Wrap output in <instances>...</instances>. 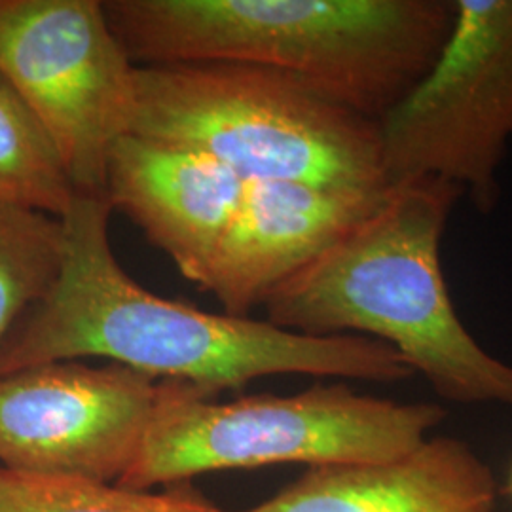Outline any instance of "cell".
Listing matches in <instances>:
<instances>
[{
  "instance_id": "6da1fadb",
  "label": "cell",
  "mask_w": 512,
  "mask_h": 512,
  "mask_svg": "<svg viewBox=\"0 0 512 512\" xmlns=\"http://www.w3.org/2000/svg\"><path fill=\"white\" fill-rule=\"evenodd\" d=\"M107 198L76 194L63 224V258L50 291L0 344V376L55 361L109 359L158 382L209 395L268 376L306 374L395 384L403 357L366 336H310L150 293L112 253Z\"/></svg>"
},
{
  "instance_id": "7a4b0ae2",
  "label": "cell",
  "mask_w": 512,
  "mask_h": 512,
  "mask_svg": "<svg viewBox=\"0 0 512 512\" xmlns=\"http://www.w3.org/2000/svg\"><path fill=\"white\" fill-rule=\"evenodd\" d=\"M135 67L291 74L380 122L437 61L454 0H101Z\"/></svg>"
},
{
  "instance_id": "3957f363",
  "label": "cell",
  "mask_w": 512,
  "mask_h": 512,
  "mask_svg": "<svg viewBox=\"0 0 512 512\" xmlns=\"http://www.w3.org/2000/svg\"><path fill=\"white\" fill-rule=\"evenodd\" d=\"M461 196L433 177L389 184L365 220L266 300L268 321L378 340L442 399L512 410V365L463 325L442 274L440 243Z\"/></svg>"
},
{
  "instance_id": "277c9868",
  "label": "cell",
  "mask_w": 512,
  "mask_h": 512,
  "mask_svg": "<svg viewBox=\"0 0 512 512\" xmlns=\"http://www.w3.org/2000/svg\"><path fill=\"white\" fill-rule=\"evenodd\" d=\"M129 133L198 150L249 181L382 190L380 124L291 74L236 63L135 67Z\"/></svg>"
},
{
  "instance_id": "5b68a950",
  "label": "cell",
  "mask_w": 512,
  "mask_h": 512,
  "mask_svg": "<svg viewBox=\"0 0 512 512\" xmlns=\"http://www.w3.org/2000/svg\"><path fill=\"white\" fill-rule=\"evenodd\" d=\"M444 418L440 404L397 403L344 384L219 403L194 385L162 382L147 439L118 486L150 490L230 469L389 461L418 448Z\"/></svg>"
},
{
  "instance_id": "8992f818",
  "label": "cell",
  "mask_w": 512,
  "mask_h": 512,
  "mask_svg": "<svg viewBox=\"0 0 512 512\" xmlns=\"http://www.w3.org/2000/svg\"><path fill=\"white\" fill-rule=\"evenodd\" d=\"M437 61L380 124L389 183L433 177L480 213L499 203L512 143V0H454Z\"/></svg>"
},
{
  "instance_id": "52a82bcc",
  "label": "cell",
  "mask_w": 512,
  "mask_h": 512,
  "mask_svg": "<svg viewBox=\"0 0 512 512\" xmlns=\"http://www.w3.org/2000/svg\"><path fill=\"white\" fill-rule=\"evenodd\" d=\"M0 74L54 137L76 194L105 198L128 135L135 65L101 0H0Z\"/></svg>"
},
{
  "instance_id": "ba28073f",
  "label": "cell",
  "mask_w": 512,
  "mask_h": 512,
  "mask_svg": "<svg viewBox=\"0 0 512 512\" xmlns=\"http://www.w3.org/2000/svg\"><path fill=\"white\" fill-rule=\"evenodd\" d=\"M160 389L116 363L55 361L0 376V467L118 484L147 439Z\"/></svg>"
},
{
  "instance_id": "9c48e42d",
  "label": "cell",
  "mask_w": 512,
  "mask_h": 512,
  "mask_svg": "<svg viewBox=\"0 0 512 512\" xmlns=\"http://www.w3.org/2000/svg\"><path fill=\"white\" fill-rule=\"evenodd\" d=\"M389 188V186H387ZM249 181L202 291L224 313H249L365 220L385 190Z\"/></svg>"
},
{
  "instance_id": "30bf717a",
  "label": "cell",
  "mask_w": 512,
  "mask_h": 512,
  "mask_svg": "<svg viewBox=\"0 0 512 512\" xmlns=\"http://www.w3.org/2000/svg\"><path fill=\"white\" fill-rule=\"evenodd\" d=\"M245 181L192 148L128 133L110 150L105 198L200 289Z\"/></svg>"
},
{
  "instance_id": "8fae6325",
  "label": "cell",
  "mask_w": 512,
  "mask_h": 512,
  "mask_svg": "<svg viewBox=\"0 0 512 512\" xmlns=\"http://www.w3.org/2000/svg\"><path fill=\"white\" fill-rule=\"evenodd\" d=\"M495 501L488 463L463 440L431 435L401 458L313 467L236 512H494Z\"/></svg>"
},
{
  "instance_id": "7c38bea8",
  "label": "cell",
  "mask_w": 512,
  "mask_h": 512,
  "mask_svg": "<svg viewBox=\"0 0 512 512\" xmlns=\"http://www.w3.org/2000/svg\"><path fill=\"white\" fill-rule=\"evenodd\" d=\"M74 196L54 137L0 74V205L63 219Z\"/></svg>"
},
{
  "instance_id": "4fadbf2b",
  "label": "cell",
  "mask_w": 512,
  "mask_h": 512,
  "mask_svg": "<svg viewBox=\"0 0 512 512\" xmlns=\"http://www.w3.org/2000/svg\"><path fill=\"white\" fill-rule=\"evenodd\" d=\"M0 512H219V507L186 482L150 494L110 482L0 467Z\"/></svg>"
},
{
  "instance_id": "5bb4252c",
  "label": "cell",
  "mask_w": 512,
  "mask_h": 512,
  "mask_svg": "<svg viewBox=\"0 0 512 512\" xmlns=\"http://www.w3.org/2000/svg\"><path fill=\"white\" fill-rule=\"evenodd\" d=\"M61 258V219L0 205V344L19 317L50 291Z\"/></svg>"
},
{
  "instance_id": "9a60e30c",
  "label": "cell",
  "mask_w": 512,
  "mask_h": 512,
  "mask_svg": "<svg viewBox=\"0 0 512 512\" xmlns=\"http://www.w3.org/2000/svg\"><path fill=\"white\" fill-rule=\"evenodd\" d=\"M507 492L512 495V467H511V475H509V482H507Z\"/></svg>"
}]
</instances>
